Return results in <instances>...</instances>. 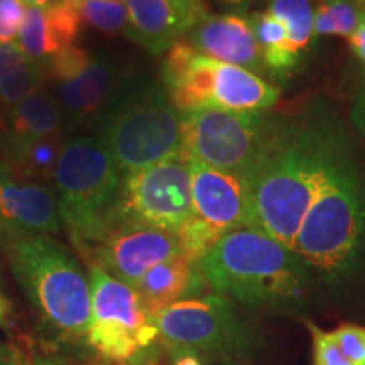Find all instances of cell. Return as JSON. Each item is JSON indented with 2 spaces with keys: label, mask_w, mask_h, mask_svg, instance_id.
<instances>
[{
  "label": "cell",
  "mask_w": 365,
  "mask_h": 365,
  "mask_svg": "<svg viewBox=\"0 0 365 365\" xmlns=\"http://www.w3.org/2000/svg\"><path fill=\"white\" fill-rule=\"evenodd\" d=\"M205 286L207 282L200 271L198 261L181 254L145 272L135 286V291L143 301L145 313L154 319L176 301L198 296Z\"/></svg>",
  "instance_id": "ffe728a7"
},
{
  "label": "cell",
  "mask_w": 365,
  "mask_h": 365,
  "mask_svg": "<svg viewBox=\"0 0 365 365\" xmlns=\"http://www.w3.org/2000/svg\"><path fill=\"white\" fill-rule=\"evenodd\" d=\"M365 0H319L313 21V36H341L349 39L355 33Z\"/></svg>",
  "instance_id": "cb8c5ba5"
},
{
  "label": "cell",
  "mask_w": 365,
  "mask_h": 365,
  "mask_svg": "<svg viewBox=\"0 0 365 365\" xmlns=\"http://www.w3.org/2000/svg\"><path fill=\"white\" fill-rule=\"evenodd\" d=\"M125 75L110 56L93 53L83 71L70 80L58 81L53 95L59 105L63 129L68 137L97 127Z\"/></svg>",
  "instance_id": "4fadbf2b"
},
{
  "label": "cell",
  "mask_w": 365,
  "mask_h": 365,
  "mask_svg": "<svg viewBox=\"0 0 365 365\" xmlns=\"http://www.w3.org/2000/svg\"><path fill=\"white\" fill-rule=\"evenodd\" d=\"M14 364L16 365H73L66 362L65 359L54 357V355H43V354H21L14 350Z\"/></svg>",
  "instance_id": "1f68e13d"
},
{
  "label": "cell",
  "mask_w": 365,
  "mask_h": 365,
  "mask_svg": "<svg viewBox=\"0 0 365 365\" xmlns=\"http://www.w3.org/2000/svg\"><path fill=\"white\" fill-rule=\"evenodd\" d=\"M0 365H16L14 364V350L0 344Z\"/></svg>",
  "instance_id": "8d00e7d4"
},
{
  "label": "cell",
  "mask_w": 365,
  "mask_h": 365,
  "mask_svg": "<svg viewBox=\"0 0 365 365\" xmlns=\"http://www.w3.org/2000/svg\"><path fill=\"white\" fill-rule=\"evenodd\" d=\"M78 12L80 19L102 33H120L127 27L125 0H65Z\"/></svg>",
  "instance_id": "484cf974"
},
{
  "label": "cell",
  "mask_w": 365,
  "mask_h": 365,
  "mask_svg": "<svg viewBox=\"0 0 365 365\" xmlns=\"http://www.w3.org/2000/svg\"><path fill=\"white\" fill-rule=\"evenodd\" d=\"M267 12L286 26L296 53H307L314 39L313 0H267Z\"/></svg>",
  "instance_id": "d4e9b609"
},
{
  "label": "cell",
  "mask_w": 365,
  "mask_h": 365,
  "mask_svg": "<svg viewBox=\"0 0 365 365\" xmlns=\"http://www.w3.org/2000/svg\"><path fill=\"white\" fill-rule=\"evenodd\" d=\"M195 217L190 164L176 156L122 178L117 225H148L176 232Z\"/></svg>",
  "instance_id": "8fae6325"
},
{
  "label": "cell",
  "mask_w": 365,
  "mask_h": 365,
  "mask_svg": "<svg viewBox=\"0 0 365 365\" xmlns=\"http://www.w3.org/2000/svg\"><path fill=\"white\" fill-rule=\"evenodd\" d=\"M9 266L44 323L70 341H86L91 298L88 277L61 242L34 235L4 245Z\"/></svg>",
  "instance_id": "5b68a950"
},
{
  "label": "cell",
  "mask_w": 365,
  "mask_h": 365,
  "mask_svg": "<svg viewBox=\"0 0 365 365\" xmlns=\"http://www.w3.org/2000/svg\"><path fill=\"white\" fill-rule=\"evenodd\" d=\"M173 365H202V360H200L196 355H178V357H171Z\"/></svg>",
  "instance_id": "d590c367"
},
{
  "label": "cell",
  "mask_w": 365,
  "mask_h": 365,
  "mask_svg": "<svg viewBox=\"0 0 365 365\" xmlns=\"http://www.w3.org/2000/svg\"><path fill=\"white\" fill-rule=\"evenodd\" d=\"M68 139L70 137L65 130H58L41 137L36 143L27 145L11 163L6 164V168L12 175L22 178V180L46 186L51 185L58 161Z\"/></svg>",
  "instance_id": "603a6c76"
},
{
  "label": "cell",
  "mask_w": 365,
  "mask_h": 365,
  "mask_svg": "<svg viewBox=\"0 0 365 365\" xmlns=\"http://www.w3.org/2000/svg\"><path fill=\"white\" fill-rule=\"evenodd\" d=\"M125 34L150 54H164L207 16L203 0H125Z\"/></svg>",
  "instance_id": "2e32d148"
},
{
  "label": "cell",
  "mask_w": 365,
  "mask_h": 365,
  "mask_svg": "<svg viewBox=\"0 0 365 365\" xmlns=\"http://www.w3.org/2000/svg\"><path fill=\"white\" fill-rule=\"evenodd\" d=\"M195 215L220 234L257 228L252 193L245 178L188 159Z\"/></svg>",
  "instance_id": "5bb4252c"
},
{
  "label": "cell",
  "mask_w": 365,
  "mask_h": 365,
  "mask_svg": "<svg viewBox=\"0 0 365 365\" xmlns=\"http://www.w3.org/2000/svg\"><path fill=\"white\" fill-rule=\"evenodd\" d=\"M21 2L24 4V7H46L59 2V0H21Z\"/></svg>",
  "instance_id": "f35d334b"
},
{
  "label": "cell",
  "mask_w": 365,
  "mask_h": 365,
  "mask_svg": "<svg viewBox=\"0 0 365 365\" xmlns=\"http://www.w3.org/2000/svg\"><path fill=\"white\" fill-rule=\"evenodd\" d=\"M185 39L196 51L217 61L245 68L259 76L266 71L250 19L244 14H207Z\"/></svg>",
  "instance_id": "e0dca14e"
},
{
  "label": "cell",
  "mask_w": 365,
  "mask_h": 365,
  "mask_svg": "<svg viewBox=\"0 0 365 365\" xmlns=\"http://www.w3.org/2000/svg\"><path fill=\"white\" fill-rule=\"evenodd\" d=\"M91 58H93V53L86 51L83 48H78V46H71V48L56 54V56L46 65L44 76L53 80L54 83L63 80H70L90 65Z\"/></svg>",
  "instance_id": "83f0119b"
},
{
  "label": "cell",
  "mask_w": 365,
  "mask_h": 365,
  "mask_svg": "<svg viewBox=\"0 0 365 365\" xmlns=\"http://www.w3.org/2000/svg\"><path fill=\"white\" fill-rule=\"evenodd\" d=\"M185 254L175 232L148 225H118L88 252L90 264L102 267L115 279L130 287L158 264Z\"/></svg>",
  "instance_id": "7c38bea8"
},
{
  "label": "cell",
  "mask_w": 365,
  "mask_h": 365,
  "mask_svg": "<svg viewBox=\"0 0 365 365\" xmlns=\"http://www.w3.org/2000/svg\"><path fill=\"white\" fill-rule=\"evenodd\" d=\"M331 336L354 365H365V328L341 325L331 331Z\"/></svg>",
  "instance_id": "f546056e"
},
{
  "label": "cell",
  "mask_w": 365,
  "mask_h": 365,
  "mask_svg": "<svg viewBox=\"0 0 365 365\" xmlns=\"http://www.w3.org/2000/svg\"><path fill=\"white\" fill-rule=\"evenodd\" d=\"M122 365H159V352L156 345L140 349L135 355H132L129 360L122 362Z\"/></svg>",
  "instance_id": "836d02e7"
},
{
  "label": "cell",
  "mask_w": 365,
  "mask_h": 365,
  "mask_svg": "<svg viewBox=\"0 0 365 365\" xmlns=\"http://www.w3.org/2000/svg\"><path fill=\"white\" fill-rule=\"evenodd\" d=\"M218 2L230 4V6H239V4H245V2H249V0H218Z\"/></svg>",
  "instance_id": "60d3db41"
},
{
  "label": "cell",
  "mask_w": 365,
  "mask_h": 365,
  "mask_svg": "<svg viewBox=\"0 0 365 365\" xmlns=\"http://www.w3.org/2000/svg\"><path fill=\"white\" fill-rule=\"evenodd\" d=\"M309 330L313 335L314 365H354L350 359L341 352L331 333L319 330L314 325H309Z\"/></svg>",
  "instance_id": "f1b7e54d"
},
{
  "label": "cell",
  "mask_w": 365,
  "mask_h": 365,
  "mask_svg": "<svg viewBox=\"0 0 365 365\" xmlns=\"http://www.w3.org/2000/svg\"><path fill=\"white\" fill-rule=\"evenodd\" d=\"M7 313H9V301L6 299V296L0 293V325L6 322Z\"/></svg>",
  "instance_id": "ab89813d"
},
{
  "label": "cell",
  "mask_w": 365,
  "mask_h": 365,
  "mask_svg": "<svg viewBox=\"0 0 365 365\" xmlns=\"http://www.w3.org/2000/svg\"><path fill=\"white\" fill-rule=\"evenodd\" d=\"M279 115L264 112L195 110L181 113L182 154L245 178L266 148Z\"/></svg>",
  "instance_id": "9c48e42d"
},
{
  "label": "cell",
  "mask_w": 365,
  "mask_h": 365,
  "mask_svg": "<svg viewBox=\"0 0 365 365\" xmlns=\"http://www.w3.org/2000/svg\"><path fill=\"white\" fill-rule=\"evenodd\" d=\"M349 134L325 105L279 115L266 148L245 176L257 228L294 250L296 237Z\"/></svg>",
  "instance_id": "6da1fadb"
},
{
  "label": "cell",
  "mask_w": 365,
  "mask_h": 365,
  "mask_svg": "<svg viewBox=\"0 0 365 365\" xmlns=\"http://www.w3.org/2000/svg\"><path fill=\"white\" fill-rule=\"evenodd\" d=\"M349 44L355 58L365 66V12L362 14V19H360L355 33L349 38Z\"/></svg>",
  "instance_id": "d6a6232c"
},
{
  "label": "cell",
  "mask_w": 365,
  "mask_h": 365,
  "mask_svg": "<svg viewBox=\"0 0 365 365\" xmlns=\"http://www.w3.org/2000/svg\"><path fill=\"white\" fill-rule=\"evenodd\" d=\"M63 225L85 255L117 225L122 175L95 135L66 140L53 178Z\"/></svg>",
  "instance_id": "8992f818"
},
{
  "label": "cell",
  "mask_w": 365,
  "mask_h": 365,
  "mask_svg": "<svg viewBox=\"0 0 365 365\" xmlns=\"http://www.w3.org/2000/svg\"><path fill=\"white\" fill-rule=\"evenodd\" d=\"M176 234L180 237L185 254L193 257L195 261H200V259H202L223 235L213 227H210L208 223L200 220L196 215L193 218H190Z\"/></svg>",
  "instance_id": "4316f807"
},
{
  "label": "cell",
  "mask_w": 365,
  "mask_h": 365,
  "mask_svg": "<svg viewBox=\"0 0 365 365\" xmlns=\"http://www.w3.org/2000/svg\"><path fill=\"white\" fill-rule=\"evenodd\" d=\"M58 130H65L59 105L44 86L16 107L0 108V164L6 166L27 145Z\"/></svg>",
  "instance_id": "d6986e66"
},
{
  "label": "cell",
  "mask_w": 365,
  "mask_h": 365,
  "mask_svg": "<svg viewBox=\"0 0 365 365\" xmlns=\"http://www.w3.org/2000/svg\"><path fill=\"white\" fill-rule=\"evenodd\" d=\"M122 178L182 154L181 112L161 81L127 73L95 127Z\"/></svg>",
  "instance_id": "3957f363"
},
{
  "label": "cell",
  "mask_w": 365,
  "mask_h": 365,
  "mask_svg": "<svg viewBox=\"0 0 365 365\" xmlns=\"http://www.w3.org/2000/svg\"><path fill=\"white\" fill-rule=\"evenodd\" d=\"M352 122L354 125L360 130V134L365 137V90L355 100L352 108Z\"/></svg>",
  "instance_id": "e575fe53"
},
{
  "label": "cell",
  "mask_w": 365,
  "mask_h": 365,
  "mask_svg": "<svg viewBox=\"0 0 365 365\" xmlns=\"http://www.w3.org/2000/svg\"><path fill=\"white\" fill-rule=\"evenodd\" d=\"M56 196L51 186L12 175L0 164V245L61 230Z\"/></svg>",
  "instance_id": "9a60e30c"
},
{
  "label": "cell",
  "mask_w": 365,
  "mask_h": 365,
  "mask_svg": "<svg viewBox=\"0 0 365 365\" xmlns=\"http://www.w3.org/2000/svg\"><path fill=\"white\" fill-rule=\"evenodd\" d=\"M202 360V365H242L240 362H235V360L228 359H200Z\"/></svg>",
  "instance_id": "74e56055"
},
{
  "label": "cell",
  "mask_w": 365,
  "mask_h": 365,
  "mask_svg": "<svg viewBox=\"0 0 365 365\" xmlns=\"http://www.w3.org/2000/svg\"><path fill=\"white\" fill-rule=\"evenodd\" d=\"M43 68L16 43H0V108L16 107L44 85Z\"/></svg>",
  "instance_id": "44dd1931"
},
{
  "label": "cell",
  "mask_w": 365,
  "mask_h": 365,
  "mask_svg": "<svg viewBox=\"0 0 365 365\" xmlns=\"http://www.w3.org/2000/svg\"><path fill=\"white\" fill-rule=\"evenodd\" d=\"M158 339L171 357L249 360L257 352V333L230 299L218 294L176 301L154 318Z\"/></svg>",
  "instance_id": "ba28073f"
},
{
  "label": "cell",
  "mask_w": 365,
  "mask_h": 365,
  "mask_svg": "<svg viewBox=\"0 0 365 365\" xmlns=\"http://www.w3.org/2000/svg\"><path fill=\"white\" fill-rule=\"evenodd\" d=\"M255 41L261 48L264 66L274 78L284 80L298 66L301 54L296 53L289 41L286 26L266 12L252 14L249 17Z\"/></svg>",
  "instance_id": "7402d4cb"
},
{
  "label": "cell",
  "mask_w": 365,
  "mask_h": 365,
  "mask_svg": "<svg viewBox=\"0 0 365 365\" xmlns=\"http://www.w3.org/2000/svg\"><path fill=\"white\" fill-rule=\"evenodd\" d=\"M91 317L86 344L103 359L125 362L158 339V327L145 313L134 287L102 267H88Z\"/></svg>",
  "instance_id": "30bf717a"
},
{
  "label": "cell",
  "mask_w": 365,
  "mask_h": 365,
  "mask_svg": "<svg viewBox=\"0 0 365 365\" xmlns=\"http://www.w3.org/2000/svg\"><path fill=\"white\" fill-rule=\"evenodd\" d=\"M198 267L213 293L249 309L298 303L309 282L303 259L261 228L223 234Z\"/></svg>",
  "instance_id": "7a4b0ae2"
},
{
  "label": "cell",
  "mask_w": 365,
  "mask_h": 365,
  "mask_svg": "<svg viewBox=\"0 0 365 365\" xmlns=\"http://www.w3.org/2000/svg\"><path fill=\"white\" fill-rule=\"evenodd\" d=\"M365 234V185L352 145L340 154L323 181L296 237L294 252L328 281L352 271Z\"/></svg>",
  "instance_id": "277c9868"
},
{
  "label": "cell",
  "mask_w": 365,
  "mask_h": 365,
  "mask_svg": "<svg viewBox=\"0 0 365 365\" xmlns=\"http://www.w3.org/2000/svg\"><path fill=\"white\" fill-rule=\"evenodd\" d=\"M181 113L195 110L264 112L279 100L281 90L245 68L198 53L186 39L164 53L161 80Z\"/></svg>",
  "instance_id": "52a82bcc"
},
{
  "label": "cell",
  "mask_w": 365,
  "mask_h": 365,
  "mask_svg": "<svg viewBox=\"0 0 365 365\" xmlns=\"http://www.w3.org/2000/svg\"><path fill=\"white\" fill-rule=\"evenodd\" d=\"M81 26L78 12L65 0L46 7H26L14 43L44 71L56 54L75 46Z\"/></svg>",
  "instance_id": "ac0fdd59"
},
{
  "label": "cell",
  "mask_w": 365,
  "mask_h": 365,
  "mask_svg": "<svg viewBox=\"0 0 365 365\" xmlns=\"http://www.w3.org/2000/svg\"><path fill=\"white\" fill-rule=\"evenodd\" d=\"M21 0H0V43H14L24 17Z\"/></svg>",
  "instance_id": "4dcf8cb0"
}]
</instances>
